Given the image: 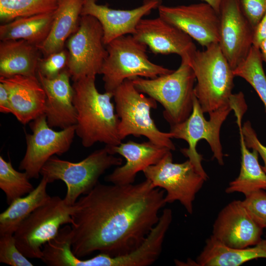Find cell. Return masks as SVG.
I'll use <instances>...</instances> for the list:
<instances>
[{
  "label": "cell",
  "instance_id": "6da1fadb",
  "mask_svg": "<svg viewBox=\"0 0 266 266\" xmlns=\"http://www.w3.org/2000/svg\"><path fill=\"white\" fill-rule=\"evenodd\" d=\"M165 192L147 179L135 184L98 183L73 205L71 250L75 257L96 251L115 257L138 248L159 220Z\"/></svg>",
  "mask_w": 266,
  "mask_h": 266
},
{
  "label": "cell",
  "instance_id": "7a4b0ae2",
  "mask_svg": "<svg viewBox=\"0 0 266 266\" xmlns=\"http://www.w3.org/2000/svg\"><path fill=\"white\" fill-rule=\"evenodd\" d=\"M96 76L73 81V104L76 112L75 134L83 146L90 147L97 142L115 146L122 142L119 134L120 119L111 102L113 94L100 93Z\"/></svg>",
  "mask_w": 266,
  "mask_h": 266
},
{
  "label": "cell",
  "instance_id": "3957f363",
  "mask_svg": "<svg viewBox=\"0 0 266 266\" xmlns=\"http://www.w3.org/2000/svg\"><path fill=\"white\" fill-rule=\"evenodd\" d=\"M189 62L197 82L194 95L204 113L234 103L236 94L232 91L235 75L218 43L203 51L197 50Z\"/></svg>",
  "mask_w": 266,
  "mask_h": 266
},
{
  "label": "cell",
  "instance_id": "277c9868",
  "mask_svg": "<svg viewBox=\"0 0 266 266\" xmlns=\"http://www.w3.org/2000/svg\"><path fill=\"white\" fill-rule=\"evenodd\" d=\"M189 61L181 59L176 70L155 78L130 79L138 91L162 105L164 117L170 126L185 121L193 110L196 76Z\"/></svg>",
  "mask_w": 266,
  "mask_h": 266
},
{
  "label": "cell",
  "instance_id": "5b68a950",
  "mask_svg": "<svg viewBox=\"0 0 266 266\" xmlns=\"http://www.w3.org/2000/svg\"><path fill=\"white\" fill-rule=\"evenodd\" d=\"M106 48L107 55L100 73L105 92L113 93L127 79L155 78L174 70L152 62L147 55V46L132 34L114 39Z\"/></svg>",
  "mask_w": 266,
  "mask_h": 266
},
{
  "label": "cell",
  "instance_id": "8992f818",
  "mask_svg": "<svg viewBox=\"0 0 266 266\" xmlns=\"http://www.w3.org/2000/svg\"><path fill=\"white\" fill-rule=\"evenodd\" d=\"M123 160L109 153L105 146L96 150L83 160L74 163L53 156L44 164L40 174L48 183L63 181L67 187L65 202L73 205L79 197L91 191L104 172L122 165Z\"/></svg>",
  "mask_w": 266,
  "mask_h": 266
},
{
  "label": "cell",
  "instance_id": "52a82bcc",
  "mask_svg": "<svg viewBox=\"0 0 266 266\" xmlns=\"http://www.w3.org/2000/svg\"><path fill=\"white\" fill-rule=\"evenodd\" d=\"M113 94L122 140L129 135L144 136L158 145L175 149L171 141L173 134L160 131L150 115L151 109L157 106L154 99L138 91L130 79H126Z\"/></svg>",
  "mask_w": 266,
  "mask_h": 266
},
{
  "label": "cell",
  "instance_id": "ba28073f",
  "mask_svg": "<svg viewBox=\"0 0 266 266\" xmlns=\"http://www.w3.org/2000/svg\"><path fill=\"white\" fill-rule=\"evenodd\" d=\"M233 104L223 106L209 113L210 118L206 120L199 102L194 96L193 110L189 117L185 121L170 126V133L173 134V138L182 139L188 143V147L182 148L180 151L188 158L196 170L205 181L208 176L201 165L202 156L197 151V143L201 139L205 140L213 153V158L216 159L220 165H224L220 133L223 122L234 109Z\"/></svg>",
  "mask_w": 266,
  "mask_h": 266
},
{
  "label": "cell",
  "instance_id": "9c48e42d",
  "mask_svg": "<svg viewBox=\"0 0 266 266\" xmlns=\"http://www.w3.org/2000/svg\"><path fill=\"white\" fill-rule=\"evenodd\" d=\"M73 205L59 196L51 197L33 211L13 234L16 245L28 258L41 259L43 245L55 238L60 227L70 224Z\"/></svg>",
  "mask_w": 266,
  "mask_h": 266
},
{
  "label": "cell",
  "instance_id": "30bf717a",
  "mask_svg": "<svg viewBox=\"0 0 266 266\" xmlns=\"http://www.w3.org/2000/svg\"><path fill=\"white\" fill-rule=\"evenodd\" d=\"M171 151L142 172L155 187L165 191L166 203L178 201L192 214L196 196L205 180L188 159L182 163H174Z\"/></svg>",
  "mask_w": 266,
  "mask_h": 266
},
{
  "label": "cell",
  "instance_id": "8fae6325",
  "mask_svg": "<svg viewBox=\"0 0 266 266\" xmlns=\"http://www.w3.org/2000/svg\"><path fill=\"white\" fill-rule=\"evenodd\" d=\"M101 25L95 17L81 15L78 28L67 40L66 68L73 81L100 74L107 51Z\"/></svg>",
  "mask_w": 266,
  "mask_h": 266
},
{
  "label": "cell",
  "instance_id": "7c38bea8",
  "mask_svg": "<svg viewBox=\"0 0 266 266\" xmlns=\"http://www.w3.org/2000/svg\"><path fill=\"white\" fill-rule=\"evenodd\" d=\"M32 134H26L27 149L19 165L30 179L39 178L40 170L54 155H61L70 148L75 134V125L54 131L44 114L30 123Z\"/></svg>",
  "mask_w": 266,
  "mask_h": 266
},
{
  "label": "cell",
  "instance_id": "4fadbf2b",
  "mask_svg": "<svg viewBox=\"0 0 266 266\" xmlns=\"http://www.w3.org/2000/svg\"><path fill=\"white\" fill-rule=\"evenodd\" d=\"M219 47L233 70L253 46L254 28L244 14L239 0H223L220 8Z\"/></svg>",
  "mask_w": 266,
  "mask_h": 266
},
{
  "label": "cell",
  "instance_id": "5bb4252c",
  "mask_svg": "<svg viewBox=\"0 0 266 266\" xmlns=\"http://www.w3.org/2000/svg\"><path fill=\"white\" fill-rule=\"evenodd\" d=\"M159 16L184 32L202 47L218 43L220 15L206 2L158 8Z\"/></svg>",
  "mask_w": 266,
  "mask_h": 266
},
{
  "label": "cell",
  "instance_id": "9a60e30c",
  "mask_svg": "<svg viewBox=\"0 0 266 266\" xmlns=\"http://www.w3.org/2000/svg\"><path fill=\"white\" fill-rule=\"evenodd\" d=\"M263 230L251 218L242 200H234L219 213L211 236L227 247L242 249L258 243Z\"/></svg>",
  "mask_w": 266,
  "mask_h": 266
},
{
  "label": "cell",
  "instance_id": "2e32d148",
  "mask_svg": "<svg viewBox=\"0 0 266 266\" xmlns=\"http://www.w3.org/2000/svg\"><path fill=\"white\" fill-rule=\"evenodd\" d=\"M133 35L155 54H175L189 60L197 50L189 35L159 16L141 19Z\"/></svg>",
  "mask_w": 266,
  "mask_h": 266
},
{
  "label": "cell",
  "instance_id": "e0dca14e",
  "mask_svg": "<svg viewBox=\"0 0 266 266\" xmlns=\"http://www.w3.org/2000/svg\"><path fill=\"white\" fill-rule=\"evenodd\" d=\"M162 4V0H144L142 4L132 9H115L99 4L97 0H83L81 15H90L100 23L105 45L114 39L133 35L141 19Z\"/></svg>",
  "mask_w": 266,
  "mask_h": 266
},
{
  "label": "cell",
  "instance_id": "ac0fdd59",
  "mask_svg": "<svg viewBox=\"0 0 266 266\" xmlns=\"http://www.w3.org/2000/svg\"><path fill=\"white\" fill-rule=\"evenodd\" d=\"M105 147L110 154H118L126 159L125 165L118 166L104 178L106 182L116 185L133 184L138 172L157 164L171 150L149 140L142 143L129 140L118 145Z\"/></svg>",
  "mask_w": 266,
  "mask_h": 266
},
{
  "label": "cell",
  "instance_id": "d6986e66",
  "mask_svg": "<svg viewBox=\"0 0 266 266\" xmlns=\"http://www.w3.org/2000/svg\"><path fill=\"white\" fill-rule=\"evenodd\" d=\"M36 76L45 93L44 114L49 126L64 129L75 125L76 112L73 104V90L67 68L53 78H46L38 71Z\"/></svg>",
  "mask_w": 266,
  "mask_h": 266
},
{
  "label": "cell",
  "instance_id": "ffe728a7",
  "mask_svg": "<svg viewBox=\"0 0 266 266\" xmlns=\"http://www.w3.org/2000/svg\"><path fill=\"white\" fill-rule=\"evenodd\" d=\"M8 94L12 114L23 124L44 114L46 95L37 76L0 77Z\"/></svg>",
  "mask_w": 266,
  "mask_h": 266
},
{
  "label": "cell",
  "instance_id": "44dd1931",
  "mask_svg": "<svg viewBox=\"0 0 266 266\" xmlns=\"http://www.w3.org/2000/svg\"><path fill=\"white\" fill-rule=\"evenodd\" d=\"M258 258H266V238L252 247L233 249L226 246L212 236L207 239L205 245L196 259L186 264L199 266H238Z\"/></svg>",
  "mask_w": 266,
  "mask_h": 266
},
{
  "label": "cell",
  "instance_id": "7402d4cb",
  "mask_svg": "<svg viewBox=\"0 0 266 266\" xmlns=\"http://www.w3.org/2000/svg\"><path fill=\"white\" fill-rule=\"evenodd\" d=\"M40 52L37 46L24 40L0 42V77L36 76Z\"/></svg>",
  "mask_w": 266,
  "mask_h": 266
},
{
  "label": "cell",
  "instance_id": "603a6c76",
  "mask_svg": "<svg viewBox=\"0 0 266 266\" xmlns=\"http://www.w3.org/2000/svg\"><path fill=\"white\" fill-rule=\"evenodd\" d=\"M83 0H60L49 33L37 47L44 57L64 49L66 42L77 30Z\"/></svg>",
  "mask_w": 266,
  "mask_h": 266
},
{
  "label": "cell",
  "instance_id": "cb8c5ba5",
  "mask_svg": "<svg viewBox=\"0 0 266 266\" xmlns=\"http://www.w3.org/2000/svg\"><path fill=\"white\" fill-rule=\"evenodd\" d=\"M242 118L236 117L239 129L241 151V167L238 176L231 181L225 190L227 194L240 193L245 197L261 190H266V173L258 162V151L250 152L246 146L242 132Z\"/></svg>",
  "mask_w": 266,
  "mask_h": 266
},
{
  "label": "cell",
  "instance_id": "d4e9b609",
  "mask_svg": "<svg viewBox=\"0 0 266 266\" xmlns=\"http://www.w3.org/2000/svg\"><path fill=\"white\" fill-rule=\"evenodd\" d=\"M55 11L17 18L0 26V41L24 40L38 46L47 37Z\"/></svg>",
  "mask_w": 266,
  "mask_h": 266
},
{
  "label": "cell",
  "instance_id": "484cf974",
  "mask_svg": "<svg viewBox=\"0 0 266 266\" xmlns=\"http://www.w3.org/2000/svg\"><path fill=\"white\" fill-rule=\"evenodd\" d=\"M48 184L44 178L35 188L25 197L13 200L0 214V235L14 234L21 223L36 209L50 198L47 192Z\"/></svg>",
  "mask_w": 266,
  "mask_h": 266
},
{
  "label": "cell",
  "instance_id": "4316f807",
  "mask_svg": "<svg viewBox=\"0 0 266 266\" xmlns=\"http://www.w3.org/2000/svg\"><path fill=\"white\" fill-rule=\"evenodd\" d=\"M60 0H0V19L3 23L17 18L51 12Z\"/></svg>",
  "mask_w": 266,
  "mask_h": 266
},
{
  "label": "cell",
  "instance_id": "83f0119b",
  "mask_svg": "<svg viewBox=\"0 0 266 266\" xmlns=\"http://www.w3.org/2000/svg\"><path fill=\"white\" fill-rule=\"evenodd\" d=\"M259 48L252 46L246 58L233 70L235 76L245 79L254 89L266 109V75Z\"/></svg>",
  "mask_w": 266,
  "mask_h": 266
},
{
  "label": "cell",
  "instance_id": "f1b7e54d",
  "mask_svg": "<svg viewBox=\"0 0 266 266\" xmlns=\"http://www.w3.org/2000/svg\"><path fill=\"white\" fill-rule=\"evenodd\" d=\"M27 174L15 169L11 161L0 156V188L10 204L15 200L27 195L33 189Z\"/></svg>",
  "mask_w": 266,
  "mask_h": 266
},
{
  "label": "cell",
  "instance_id": "f546056e",
  "mask_svg": "<svg viewBox=\"0 0 266 266\" xmlns=\"http://www.w3.org/2000/svg\"><path fill=\"white\" fill-rule=\"evenodd\" d=\"M18 248L13 234L0 235V262L11 266H33Z\"/></svg>",
  "mask_w": 266,
  "mask_h": 266
},
{
  "label": "cell",
  "instance_id": "4dcf8cb0",
  "mask_svg": "<svg viewBox=\"0 0 266 266\" xmlns=\"http://www.w3.org/2000/svg\"><path fill=\"white\" fill-rule=\"evenodd\" d=\"M248 213L263 229L266 228V193L263 190L253 192L242 200Z\"/></svg>",
  "mask_w": 266,
  "mask_h": 266
},
{
  "label": "cell",
  "instance_id": "1f68e13d",
  "mask_svg": "<svg viewBox=\"0 0 266 266\" xmlns=\"http://www.w3.org/2000/svg\"><path fill=\"white\" fill-rule=\"evenodd\" d=\"M67 59V51L64 49L52 53L40 58L37 71L46 78H55L66 68Z\"/></svg>",
  "mask_w": 266,
  "mask_h": 266
},
{
  "label": "cell",
  "instance_id": "d6a6232c",
  "mask_svg": "<svg viewBox=\"0 0 266 266\" xmlns=\"http://www.w3.org/2000/svg\"><path fill=\"white\" fill-rule=\"evenodd\" d=\"M243 11L255 29L266 12V0H239Z\"/></svg>",
  "mask_w": 266,
  "mask_h": 266
},
{
  "label": "cell",
  "instance_id": "836d02e7",
  "mask_svg": "<svg viewBox=\"0 0 266 266\" xmlns=\"http://www.w3.org/2000/svg\"><path fill=\"white\" fill-rule=\"evenodd\" d=\"M242 132L245 144L248 148L257 150L264 163L262 167L266 173V146L259 140L257 133L252 127L249 121H246L242 127Z\"/></svg>",
  "mask_w": 266,
  "mask_h": 266
},
{
  "label": "cell",
  "instance_id": "e575fe53",
  "mask_svg": "<svg viewBox=\"0 0 266 266\" xmlns=\"http://www.w3.org/2000/svg\"><path fill=\"white\" fill-rule=\"evenodd\" d=\"M266 38V12L254 29L253 45L259 48L260 43Z\"/></svg>",
  "mask_w": 266,
  "mask_h": 266
},
{
  "label": "cell",
  "instance_id": "d590c367",
  "mask_svg": "<svg viewBox=\"0 0 266 266\" xmlns=\"http://www.w3.org/2000/svg\"><path fill=\"white\" fill-rule=\"evenodd\" d=\"M0 111L4 114L12 113L8 91L3 83L0 82Z\"/></svg>",
  "mask_w": 266,
  "mask_h": 266
},
{
  "label": "cell",
  "instance_id": "8d00e7d4",
  "mask_svg": "<svg viewBox=\"0 0 266 266\" xmlns=\"http://www.w3.org/2000/svg\"><path fill=\"white\" fill-rule=\"evenodd\" d=\"M210 5L217 12L219 13L220 8L223 0H202Z\"/></svg>",
  "mask_w": 266,
  "mask_h": 266
},
{
  "label": "cell",
  "instance_id": "74e56055",
  "mask_svg": "<svg viewBox=\"0 0 266 266\" xmlns=\"http://www.w3.org/2000/svg\"><path fill=\"white\" fill-rule=\"evenodd\" d=\"M259 48L261 53L263 61L266 65V38L260 43Z\"/></svg>",
  "mask_w": 266,
  "mask_h": 266
}]
</instances>
